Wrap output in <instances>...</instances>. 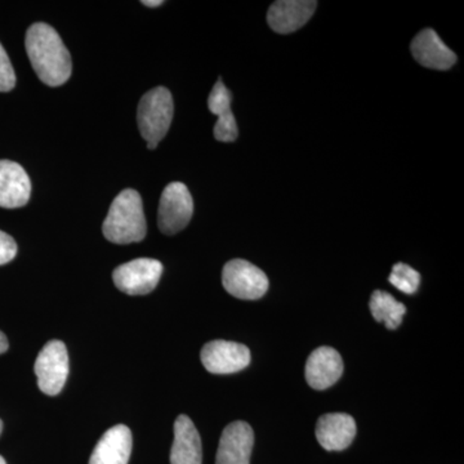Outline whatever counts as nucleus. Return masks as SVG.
Listing matches in <instances>:
<instances>
[{
	"label": "nucleus",
	"instance_id": "f257e3e1",
	"mask_svg": "<svg viewBox=\"0 0 464 464\" xmlns=\"http://www.w3.org/2000/svg\"><path fill=\"white\" fill-rule=\"evenodd\" d=\"M26 52L34 72L50 87L65 84L72 76V56L63 39L47 24H34L26 33Z\"/></svg>",
	"mask_w": 464,
	"mask_h": 464
},
{
	"label": "nucleus",
	"instance_id": "f03ea898",
	"mask_svg": "<svg viewBox=\"0 0 464 464\" xmlns=\"http://www.w3.org/2000/svg\"><path fill=\"white\" fill-rule=\"evenodd\" d=\"M102 232L106 239L115 244L139 243L145 239L148 226L139 192L127 188L115 198Z\"/></svg>",
	"mask_w": 464,
	"mask_h": 464
},
{
	"label": "nucleus",
	"instance_id": "7ed1b4c3",
	"mask_svg": "<svg viewBox=\"0 0 464 464\" xmlns=\"http://www.w3.org/2000/svg\"><path fill=\"white\" fill-rule=\"evenodd\" d=\"M173 111L172 94L164 87L149 91L140 101L137 121L149 150L157 149L166 137L172 124Z\"/></svg>",
	"mask_w": 464,
	"mask_h": 464
},
{
	"label": "nucleus",
	"instance_id": "20e7f679",
	"mask_svg": "<svg viewBox=\"0 0 464 464\" xmlns=\"http://www.w3.org/2000/svg\"><path fill=\"white\" fill-rule=\"evenodd\" d=\"M43 393L56 396L65 386L69 375V353L63 342L53 340L42 348L34 366Z\"/></svg>",
	"mask_w": 464,
	"mask_h": 464
},
{
	"label": "nucleus",
	"instance_id": "39448f33",
	"mask_svg": "<svg viewBox=\"0 0 464 464\" xmlns=\"http://www.w3.org/2000/svg\"><path fill=\"white\" fill-rule=\"evenodd\" d=\"M194 201L188 186L172 182L164 188L158 210V225L166 235L183 230L191 221Z\"/></svg>",
	"mask_w": 464,
	"mask_h": 464
},
{
	"label": "nucleus",
	"instance_id": "423d86ee",
	"mask_svg": "<svg viewBox=\"0 0 464 464\" xmlns=\"http://www.w3.org/2000/svg\"><path fill=\"white\" fill-rule=\"evenodd\" d=\"M222 284L231 295L239 299H259L268 290V279L257 266L244 259H232L222 271Z\"/></svg>",
	"mask_w": 464,
	"mask_h": 464
},
{
	"label": "nucleus",
	"instance_id": "0eeeda50",
	"mask_svg": "<svg viewBox=\"0 0 464 464\" xmlns=\"http://www.w3.org/2000/svg\"><path fill=\"white\" fill-rule=\"evenodd\" d=\"M163 265L157 259L137 258L115 268L112 279L116 288L130 295H149L157 288Z\"/></svg>",
	"mask_w": 464,
	"mask_h": 464
},
{
	"label": "nucleus",
	"instance_id": "6e6552de",
	"mask_svg": "<svg viewBox=\"0 0 464 464\" xmlns=\"http://www.w3.org/2000/svg\"><path fill=\"white\" fill-rule=\"evenodd\" d=\"M200 359L209 373L232 374L250 364V351L246 344L217 340L203 347Z\"/></svg>",
	"mask_w": 464,
	"mask_h": 464
},
{
	"label": "nucleus",
	"instance_id": "1a4fd4ad",
	"mask_svg": "<svg viewBox=\"0 0 464 464\" xmlns=\"http://www.w3.org/2000/svg\"><path fill=\"white\" fill-rule=\"evenodd\" d=\"M255 432L248 423L237 420L222 432L216 464H250Z\"/></svg>",
	"mask_w": 464,
	"mask_h": 464
},
{
	"label": "nucleus",
	"instance_id": "9d476101",
	"mask_svg": "<svg viewBox=\"0 0 464 464\" xmlns=\"http://www.w3.org/2000/svg\"><path fill=\"white\" fill-rule=\"evenodd\" d=\"M307 383L313 389L323 391L337 383L343 374V360L337 350L329 346L316 348L306 362Z\"/></svg>",
	"mask_w": 464,
	"mask_h": 464
},
{
	"label": "nucleus",
	"instance_id": "9b49d317",
	"mask_svg": "<svg viewBox=\"0 0 464 464\" xmlns=\"http://www.w3.org/2000/svg\"><path fill=\"white\" fill-rule=\"evenodd\" d=\"M356 431L355 420L346 413L322 415L315 430L317 441L328 451H342L350 447Z\"/></svg>",
	"mask_w": 464,
	"mask_h": 464
},
{
	"label": "nucleus",
	"instance_id": "f8f14e48",
	"mask_svg": "<svg viewBox=\"0 0 464 464\" xmlns=\"http://www.w3.org/2000/svg\"><path fill=\"white\" fill-rule=\"evenodd\" d=\"M317 2L311 0H280L268 9L267 23L277 34L297 32L313 17Z\"/></svg>",
	"mask_w": 464,
	"mask_h": 464
},
{
	"label": "nucleus",
	"instance_id": "ddd939ff",
	"mask_svg": "<svg viewBox=\"0 0 464 464\" xmlns=\"http://www.w3.org/2000/svg\"><path fill=\"white\" fill-rule=\"evenodd\" d=\"M32 195V182L20 164L0 160V207L14 209L26 206Z\"/></svg>",
	"mask_w": 464,
	"mask_h": 464
},
{
	"label": "nucleus",
	"instance_id": "4468645a",
	"mask_svg": "<svg viewBox=\"0 0 464 464\" xmlns=\"http://www.w3.org/2000/svg\"><path fill=\"white\" fill-rule=\"evenodd\" d=\"M411 53L418 63L433 70H449L457 63L454 53L432 29H424L411 42Z\"/></svg>",
	"mask_w": 464,
	"mask_h": 464
},
{
	"label": "nucleus",
	"instance_id": "2eb2a0df",
	"mask_svg": "<svg viewBox=\"0 0 464 464\" xmlns=\"http://www.w3.org/2000/svg\"><path fill=\"white\" fill-rule=\"evenodd\" d=\"M132 432L124 424L111 427L100 439L90 464H128L132 453Z\"/></svg>",
	"mask_w": 464,
	"mask_h": 464
},
{
	"label": "nucleus",
	"instance_id": "dca6fc26",
	"mask_svg": "<svg viewBox=\"0 0 464 464\" xmlns=\"http://www.w3.org/2000/svg\"><path fill=\"white\" fill-rule=\"evenodd\" d=\"M203 449L194 422L188 415H179L174 422V441L170 450V464H201Z\"/></svg>",
	"mask_w": 464,
	"mask_h": 464
},
{
	"label": "nucleus",
	"instance_id": "f3484780",
	"mask_svg": "<svg viewBox=\"0 0 464 464\" xmlns=\"http://www.w3.org/2000/svg\"><path fill=\"white\" fill-rule=\"evenodd\" d=\"M231 93L219 79L210 92L208 108L212 114L218 116L215 125V137L219 142H234L237 139V121L231 112Z\"/></svg>",
	"mask_w": 464,
	"mask_h": 464
},
{
	"label": "nucleus",
	"instance_id": "a211bd4d",
	"mask_svg": "<svg viewBox=\"0 0 464 464\" xmlns=\"http://www.w3.org/2000/svg\"><path fill=\"white\" fill-rule=\"evenodd\" d=\"M369 307L375 322L384 323L386 328L391 331L399 328L406 314V307L401 302H398L392 295L382 290L373 292Z\"/></svg>",
	"mask_w": 464,
	"mask_h": 464
},
{
	"label": "nucleus",
	"instance_id": "6ab92c4d",
	"mask_svg": "<svg viewBox=\"0 0 464 464\" xmlns=\"http://www.w3.org/2000/svg\"><path fill=\"white\" fill-rule=\"evenodd\" d=\"M389 282L400 292L405 293V295H414L420 288V275L411 266L396 264L393 266Z\"/></svg>",
	"mask_w": 464,
	"mask_h": 464
},
{
	"label": "nucleus",
	"instance_id": "aec40b11",
	"mask_svg": "<svg viewBox=\"0 0 464 464\" xmlns=\"http://www.w3.org/2000/svg\"><path fill=\"white\" fill-rule=\"evenodd\" d=\"M14 85H16V74H14L7 52L0 44V92L12 91Z\"/></svg>",
	"mask_w": 464,
	"mask_h": 464
},
{
	"label": "nucleus",
	"instance_id": "412c9836",
	"mask_svg": "<svg viewBox=\"0 0 464 464\" xmlns=\"http://www.w3.org/2000/svg\"><path fill=\"white\" fill-rule=\"evenodd\" d=\"M16 255V241L5 232L0 231V266L8 264Z\"/></svg>",
	"mask_w": 464,
	"mask_h": 464
},
{
	"label": "nucleus",
	"instance_id": "4be33fe9",
	"mask_svg": "<svg viewBox=\"0 0 464 464\" xmlns=\"http://www.w3.org/2000/svg\"><path fill=\"white\" fill-rule=\"evenodd\" d=\"M9 344L7 337H5V333L0 332V355L5 353V351L8 350Z\"/></svg>",
	"mask_w": 464,
	"mask_h": 464
},
{
	"label": "nucleus",
	"instance_id": "5701e85b",
	"mask_svg": "<svg viewBox=\"0 0 464 464\" xmlns=\"http://www.w3.org/2000/svg\"><path fill=\"white\" fill-rule=\"evenodd\" d=\"M142 5H148V7L154 8L163 5V2H161V0H145V2H142Z\"/></svg>",
	"mask_w": 464,
	"mask_h": 464
},
{
	"label": "nucleus",
	"instance_id": "b1692460",
	"mask_svg": "<svg viewBox=\"0 0 464 464\" xmlns=\"http://www.w3.org/2000/svg\"><path fill=\"white\" fill-rule=\"evenodd\" d=\"M0 464H7L5 463V458H3L2 456H0Z\"/></svg>",
	"mask_w": 464,
	"mask_h": 464
},
{
	"label": "nucleus",
	"instance_id": "393cba45",
	"mask_svg": "<svg viewBox=\"0 0 464 464\" xmlns=\"http://www.w3.org/2000/svg\"><path fill=\"white\" fill-rule=\"evenodd\" d=\"M2 431H3V422H2V420H0V435H2Z\"/></svg>",
	"mask_w": 464,
	"mask_h": 464
}]
</instances>
